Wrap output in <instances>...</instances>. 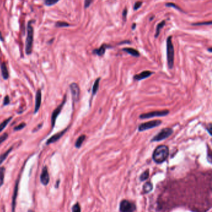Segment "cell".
<instances>
[{
  "label": "cell",
  "instance_id": "cell-26",
  "mask_svg": "<svg viewBox=\"0 0 212 212\" xmlns=\"http://www.w3.org/2000/svg\"><path fill=\"white\" fill-rule=\"evenodd\" d=\"M70 24L68 22H64V21H57L56 22L55 24V26L57 28H61V27H67L70 26Z\"/></svg>",
  "mask_w": 212,
  "mask_h": 212
},
{
  "label": "cell",
  "instance_id": "cell-1",
  "mask_svg": "<svg viewBox=\"0 0 212 212\" xmlns=\"http://www.w3.org/2000/svg\"><path fill=\"white\" fill-rule=\"evenodd\" d=\"M169 154V149L165 145H159L154 149L153 154V160L157 164H161L168 159Z\"/></svg>",
  "mask_w": 212,
  "mask_h": 212
},
{
  "label": "cell",
  "instance_id": "cell-13",
  "mask_svg": "<svg viewBox=\"0 0 212 212\" xmlns=\"http://www.w3.org/2000/svg\"><path fill=\"white\" fill-rule=\"evenodd\" d=\"M19 178H18L16 181L15 187H14V194L13 195V198H12V212H15L16 209V198H17V195L18 192V187H19Z\"/></svg>",
  "mask_w": 212,
  "mask_h": 212
},
{
  "label": "cell",
  "instance_id": "cell-38",
  "mask_svg": "<svg viewBox=\"0 0 212 212\" xmlns=\"http://www.w3.org/2000/svg\"><path fill=\"white\" fill-rule=\"evenodd\" d=\"M207 131H208V132H209V134H210V135H211V124H209V127H207Z\"/></svg>",
  "mask_w": 212,
  "mask_h": 212
},
{
  "label": "cell",
  "instance_id": "cell-23",
  "mask_svg": "<svg viewBox=\"0 0 212 212\" xmlns=\"http://www.w3.org/2000/svg\"><path fill=\"white\" fill-rule=\"evenodd\" d=\"M5 168L4 167H0V188L3 185L4 180H5Z\"/></svg>",
  "mask_w": 212,
  "mask_h": 212
},
{
  "label": "cell",
  "instance_id": "cell-32",
  "mask_svg": "<svg viewBox=\"0 0 212 212\" xmlns=\"http://www.w3.org/2000/svg\"><path fill=\"white\" fill-rule=\"evenodd\" d=\"M211 21L209 22H197L192 24L193 26H203V25H211Z\"/></svg>",
  "mask_w": 212,
  "mask_h": 212
},
{
  "label": "cell",
  "instance_id": "cell-41",
  "mask_svg": "<svg viewBox=\"0 0 212 212\" xmlns=\"http://www.w3.org/2000/svg\"><path fill=\"white\" fill-rule=\"evenodd\" d=\"M59 182H60V180H58L57 181V182H56V186H55V187H56V188H58V187H59Z\"/></svg>",
  "mask_w": 212,
  "mask_h": 212
},
{
  "label": "cell",
  "instance_id": "cell-20",
  "mask_svg": "<svg viewBox=\"0 0 212 212\" xmlns=\"http://www.w3.org/2000/svg\"><path fill=\"white\" fill-rule=\"evenodd\" d=\"M100 80H101L100 78H97L95 80L94 84H93V88H92V97H93V96H94L97 93L98 90Z\"/></svg>",
  "mask_w": 212,
  "mask_h": 212
},
{
  "label": "cell",
  "instance_id": "cell-4",
  "mask_svg": "<svg viewBox=\"0 0 212 212\" xmlns=\"http://www.w3.org/2000/svg\"><path fill=\"white\" fill-rule=\"evenodd\" d=\"M172 133H173V130L172 128L169 127L164 128L162 129L157 135H156L152 138L150 141L157 142L165 140L166 138H169Z\"/></svg>",
  "mask_w": 212,
  "mask_h": 212
},
{
  "label": "cell",
  "instance_id": "cell-28",
  "mask_svg": "<svg viewBox=\"0 0 212 212\" xmlns=\"http://www.w3.org/2000/svg\"><path fill=\"white\" fill-rule=\"evenodd\" d=\"M72 212H81V207L79 203L77 202L72 207Z\"/></svg>",
  "mask_w": 212,
  "mask_h": 212
},
{
  "label": "cell",
  "instance_id": "cell-19",
  "mask_svg": "<svg viewBox=\"0 0 212 212\" xmlns=\"http://www.w3.org/2000/svg\"><path fill=\"white\" fill-rule=\"evenodd\" d=\"M85 138H86V135H81L78 138L75 143V146L77 148H80L81 145H82L83 143L84 142Z\"/></svg>",
  "mask_w": 212,
  "mask_h": 212
},
{
  "label": "cell",
  "instance_id": "cell-42",
  "mask_svg": "<svg viewBox=\"0 0 212 212\" xmlns=\"http://www.w3.org/2000/svg\"><path fill=\"white\" fill-rule=\"evenodd\" d=\"M130 43V42L129 41H127V40H126V41H124V42H121L120 44H121V43Z\"/></svg>",
  "mask_w": 212,
  "mask_h": 212
},
{
  "label": "cell",
  "instance_id": "cell-45",
  "mask_svg": "<svg viewBox=\"0 0 212 212\" xmlns=\"http://www.w3.org/2000/svg\"><path fill=\"white\" fill-rule=\"evenodd\" d=\"M154 18V16H153V17H152V18H150V21H152V20H153Z\"/></svg>",
  "mask_w": 212,
  "mask_h": 212
},
{
  "label": "cell",
  "instance_id": "cell-2",
  "mask_svg": "<svg viewBox=\"0 0 212 212\" xmlns=\"http://www.w3.org/2000/svg\"><path fill=\"white\" fill-rule=\"evenodd\" d=\"M35 21L34 20H31L27 23V37L25 42V52L27 55L32 54V48H33L34 42V27L32 24Z\"/></svg>",
  "mask_w": 212,
  "mask_h": 212
},
{
  "label": "cell",
  "instance_id": "cell-31",
  "mask_svg": "<svg viewBox=\"0 0 212 212\" xmlns=\"http://www.w3.org/2000/svg\"><path fill=\"white\" fill-rule=\"evenodd\" d=\"M165 6H168V7H174V8H176V9H177V10H179V11H182V10L181 9L180 7H179L178 6H177V5H176V4L172 3H166V4H165Z\"/></svg>",
  "mask_w": 212,
  "mask_h": 212
},
{
  "label": "cell",
  "instance_id": "cell-15",
  "mask_svg": "<svg viewBox=\"0 0 212 212\" xmlns=\"http://www.w3.org/2000/svg\"><path fill=\"white\" fill-rule=\"evenodd\" d=\"M108 47H109L107 44L101 45V47L99 48H96V49H95L93 51V54H96L98 56H103L105 54L106 50H107Z\"/></svg>",
  "mask_w": 212,
  "mask_h": 212
},
{
  "label": "cell",
  "instance_id": "cell-25",
  "mask_svg": "<svg viewBox=\"0 0 212 212\" xmlns=\"http://www.w3.org/2000/svg\"><path fill=\"white\" fill-rule=\"evenodd\" d=\"M12 119H13L12 117H9L8 119L4 120L1 124H0V132H1L3 130L6 128V127L8 125V124L10 123V122L12 120Z\"/></svg>",
  "mask_w": 212,
  "mask_h": 212
},
{
  "label": "cell",
  "instance_id": "cell-16",
  "mask_svg": "<svg viewBox=\"0 0 212 212\" xmlns=\"http://www.w3.org/2000/svg\"><path fill=\"white\" fill-rule=\"evenodd\" d=\"M0 68H1L3 78L5 80H8V78H9L10 75H9V72H8L6 64L5 62L2 63L1 65H0Z\"/></svg>",
  "mask_w": 212,
  "mask_h": 212
},
{
  "label": "cell",
  "instance_id": "cell-30",
  "mask_svg": "<svg viewBox=\"0 0 212 212\" xmlns=\"http://www.w3.org/2000/svg\"><path fill=\"white\" fill-rule=\"evenodd\" d=\"M8 138V133H3L1 136H0V144H1L5 141H6Z\"/></svg>",
  "mask_w": 212,
  "mask_h": 212
},
{
  "label": "cell",
  "instance_id": "cell-33",
  "mask_svg": "<svg viewBox=\"0 0 212 212\" xmlns=\"http://www.w3.org/2000/svg\"><path fill=\"white\" fill-rule=\"evenodd\" d=\"M142 5V1H137L135 3V4H134V10H137L139 9V8H140L141 7Z\"/></svg>",
  "mask_w": 212,
  "mask_h": 212
},
{
  "label": "cell",
  "instance_id": "cell-27",
  "mask_svg": "<svg viewBox=\"0 0 212 212\" xmlns=\"http://www.w3.org/2000/svg\"><path fill=\"white\" fill-rule=\"evenodd\" d=\"M60 0H43L44 5L47 6H54Z\"/></svg>",
  "mask_w": 212,
  "mask_h": 212
},
{
  "label": "cell",
  "instance_id": "cell-6",
  "mask_svg": "<svg viewBox=\"0 0 212 212\" xmlns=\"http://www.w3.org/2000/svg\"><path fill=\"white\" fill-rule=\"evenodd\" d=\"M169 113V110H162V111H156L145 113H142L140 116V118L141 119H150V118L157 117H165Z\"/></svg>",
  "mask_w": 212,
  "mask_h": 212
},
{
  "label": "cell",
  "instance_id": "cell-43",
  "mask_svg": "<svg viewBox=\"0 0 212 212\" xmlns=\"http://www.w3.org/2000/svg\"><path fill=\"white\" fill-rule=\"evenodd\" d=\"M53 41H54V39H52L51 40H50V41H49V42H48V43H52Z\"/></svg>",
  "mask_w": 212,
  "mask_h": 212
},
{
  "label": "cell",
  "instance_id": "cell-12",
  "mask_svg": "<svg viewBox=\"0 0 212 212\" xmlns=\"http://www.w3.org/2000/svg\"><path fill=\"white\" fill-rule=\"evenodd\" d=\"M42 101V92L40 89H38L36 94V98H35V107H34V113H36L39 111V110L40 107V105H41Z\"/></svg>",
  "mask_w": 212,
  "mask_h": 212
},
{
  "label": "cell",
  "instance_id": "cell-36",
  "mask_svg": "<svg viewBox=\"0 0 212 212\" xmlns=\"http://www.w3.org/2000/svg\"><path fill=\"white\" fill-rule=\"evenodd\" d=\"M127 14H128V10H127V9H126V8H125V9L123 11V13H122V16H123V18L124 21H126Z\"/></svg>",
  "mask_w": 212,
  "mask_h": 212
},
{
  "label": "cell",
  "instance_id": "cell-10",
  "mask_svg": "<svg viewBox=\"0 0 212 212\" xmlns=\"http://www.w3.org/2000/svg\"><path fill=\"white\" fill-rule=\"evenodd\" d=\"M40 182L42 183V184L44 186H47L50 181V177L49 174L48 172V169L47 166H44L42 170L41 174L40 176Z\"/></svg>",
  "mask_w": 212,
  "mask_h": 212
},
{
  "label": "cell",
  "instance_id": "cell-21",
  "mask_svg": "<svg viewBox=\"0 0 212 212\" xmlns=\"http://www.w3.org/2000/svg\"><path fill=\"white\" fill-rule=\"evenodd\" d=\"M13 146H12L11 148H10V149H8L7 151H6V152H5L0 155V165H1L4 161H5V160L7 158L8 156L9 155V154L11 152V151L13 150Z\"/></svg>",
  "mask_w": 212,
  "mask_h": 212
},
{
  "label": "cell",
  "instance_id": "cell-29",
  "mask_svg": "<svg viewBox=\"0 0 212 212\" xmlns=\"http://www.w3.org/2000/svg\"><path fill=\"white\" fill-rule=\"evenodd\" d=\"M26 124L25 123H24V122H23V123L19 124L17 126H16V127L14 128V131H19V130L23 129L24 127H26Z\"/></svg>",
  "mask_w": 212,
  "mask_h": 212
},
{
  "label": "cell",
  "instance_id": "cell-8",
  "mask_svg": "<svg viewBox=\"0 0 212 212\" xmlns=\"http://www.w3.org/2000/svg\"><path fill=\"white\" fill-rule=\"evenodd\" d=\"M66 100H67V96L66 95L64 96V99L62 102V103H61L57 107L54 112H52V116H51V126H52V128H53L55 126V122H56V120L57 119V117L59 116V115L60 114V113L61 112V111H62V110L64 107V104H66Z\"/></svg>",
  "mask_w": 212,
  "mask_h": 212
},
{
  "label": "cell",
  "instance_id": "cell-5",
  "mask_svg": "<svg viewBox=\"0 0 212 212\" xmlns=\"http://www.w3.org/2000/svg\"><path fill=\"white\" fill-rule=\"evenodd\" d=\"M136 210L135 203L124 199L121 200L120 204V212H134Z\"/></svg>",
  "mask_w": 212,
  "mask_h": 212
},
{
  "label": "cell",
  "instance_id": "cell-37",
  "mask_svg": "<svg viewBox=\"0 0 212 212\" xmlns=\"http://www.w3.org/2000/svg\"><path fill=\"white\" fill-rule=\"evenodd\" d=\"M209 153H208V154H207V158H208V160H209V161L210 162H211V150H210V149H209Z\"/></svg>",
  "mask_w": 212,
  "mask_h": 212
},
{
  "label": "cell",
  "instance_id": "cell-9",
  "mask_svg": "<svg viewBox=\"0 0 212 212\" xmlns=\"http://www.w3.org/2000/svg\"><path fill=\"white\" fill-rule=\"evenodd\" d=\"M70 89L73 103H78L80 99V89L79 85L75 83H73L70 85Z\"/></svg>",
  "mask_w": 212,
  "mask_h": 212
},
{
  "label": "cell",
  "instance_id": "cell-11",
  "mask_svg": "<svg viewBox=\"0 0 212 212\" xmlns=\"http://www.w3.org/2000/svg\"><path fill=\"white\" fill-rule=\"evenodd\" d=\"M67 130H68V128L64 129V130H62V131H60L58 133L54 134V135H52L51 138H49V139L47 140L46 145H49L53 143H55L56 141H57L60 138H62L63 137V135L65 133H66V132H67Z\"/></svg>",
  "mask_w": 212,
  "mask_h": 212
},
{
  "label": "cell",
  "instance_id": "cell-17",
  "mask_svg": "<svg viewBox=\"0 0 212 212\" xmlns=\"http://www.w3.org/2000/svg\"><path fill=\"white\" fill-rule=\"evenodd\" d=\"M153 189V184L150 182H147L144 183V184L142 187V194H146L150 192Z\"/></svg>",
  "mask_w": 212,
  "mask_h": 212
},
{
  "label": "cell",
  "instance_id": "cell-39",
  "mask_svg": "<svg viewBox=\"0 0 212 212\" xmlns=\"http://www.w3.org/2000/svg\"><path fill=\"white\" fill-rule=\"evenodd\" d=\"M0 40H1V41H2V42L4 41V38H3V37L2 35L1 31H0Z\"/></svg>",
  "mask_w": 212,
  "mask_h": 212
},
{
  "label": "cell",
  "instance_id": "cell-24",
  "mask_svg": "<svg viewBox=\"0 0 212 212\" xmlns=\"http://www.w3.org/2000/svg\"><path fill=\"white\" fill-rule=\"evenodd\" d=\"M149 177V169H146L144 173H142L140 176V180L141 182L146 181Z\"/></svg>",
  "mask_w": 212,
  "mask_h": 212
},
{
  "label": "cell",
  "instance_id": "cell-14",
  "mask_svg": "<svg viewBox=\"0 0 212 212\" xmlns=\"http://www.w3.org/2000/svg\"><path fill=\"white\" fill-rule=\"evenodd\" d=\"M153 74H154V72H152L150 71H144L140 73V74L134 75V80L137 81H140L149 78V77L151 76Z\"/></svg>",
  "mask_w": 212,
  "mask_h": 212
},
{
  "label": "cell",
  "instance_id": "cell-44",
  "mask_svg": "<svg viewBox=\"0 0 212 212\" xmlns=\"http://www.w3.org/2000/svg\"><path fill=\"white\" fill-rule=\"evenodd\" d=\"M208 50H209V51L210 52H212V50H211V48H209V49H208Z\"/></svg>",
  "mask_w": 212,
  "mask_h": 212
},
{
  "label": "cell",
  "instance_id": "cell-18",
  "mask_svg": "<svg viewBox=\"0 0 212 212\" xmlns=\"http://www.w3.org/2000/svg\"><path fill=\"white\" fill-rule=\"evenodd\" d=\"M123 50L134 57H139L140 56V52L133 48H123Z\"/></svg>",
  "mask_w": 212,
  "mask_h": 212
},
{
  "label": "cell",
  "instance_id": "cell-35",
  "mask_svg": "<svg viewBox=\"0 0 212 212\" xmlns=\"http://www.w3.org/2000/svg\"><path fill=\"white\" fill-rule=\"evenodd\" d=\"M10 103V97L8 96H6L5 99H4V101H3V105H7Z\"/></svg>",
  "mask_w": 212,
  "mask_h": 212
},
{
  "label": "cell",
  "instance_id": "cell-7",
  "mask_svg": "<svg viewBox=\"0 0 212 212\" xmlns=\"http://www.w3.org/2000/svg\"><path fill=\"white\" fill-rule=\"evenodd\" d=\"M162 124V121L160 120H150L145 123L140 124L138 127L139 132H144L147 130H150L151 128H156Z\"/></svg>",
  "mask_w": 212,
  "mask_h": 212
},
{
  "label": "cell",
  "instance_id": "cell-34",
  "mask_svg": "<svg viewBox=\"0 0 212 212\" xmlns=\"http://www.w3.org/2000/svg\"><path fill=\"white\" fill-rule=\"evenodd\" d=\"M93 2V0H85L84 2V7L85 9H87L91 5V4Z\"/></svg>",
  "mask_w": 212,
  "mask_h": 212
},
{
  "label": "cell",
  "instance_id": "cell-40",
  "mask_svg": "<svg viewBox=\"0 0 212 212\" xmlns=\"http://www.w3.org/2000/svg\"><path fill=\"white\" fill-rule=\"evenodd\" d=\"M136 23H134V24H133V26H132V27H131V28H132V29H133V30H134V29H135V28H136Z\"/></svg>",
  "mask_w": 212,
  "mask_h": 212
},
{
  "label": "cell",
  "instance_id": "cell-22",
  "mask_svg": "<svg viewBox=\"0 0 212 212\" xmlns=\"http://www.w3.org/2000/svg\"><path fill=\"white\" fill-rule=\"evenodd\" d=\"M165 24V21H164V20L157 24V26L156 28V34H155V38L158 37L159 35L161 30L164 27Z\"/></svg>",
  "mask_w": 212,
  "mask_h": 212
},
{
  "label": "cell",
  "instance_id": "cell-3",
  "mask_svg": "<svg viewBox=\"0 0 212 212\" xmlns=\"http://www.w3.org/2000/svg\"><path fill=\"white\" fill-rule=\"evenodd\" d=\"M167 60L169 69H172L174 65V47L172 41V36H169L166 40Z\"/></svg>",
  "mask_w": 212,
  "mask_h": 212
}]
</instances>
